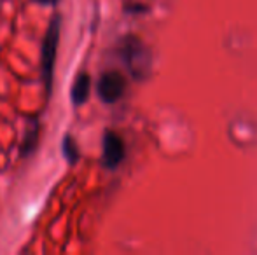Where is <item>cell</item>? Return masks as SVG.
Masks as SVG:
<instances>
[{
    "label": "cell",
    "mask_w": 257,
    "mask_h": 255,
    "mask_svg": "<svg viewBox=\"0 0 257 255\" xmlns=\"http://www.w3.org/2000/svg\"><path fill=\"white\" fill-rule=\"evenodd\" d=\"M60 27H61V18L56 14L49 21L48 32H46L41 48V77L48 93H51V86H53L54 63H56L58 44H60Z\"/></svg>",
    "instance_id": "cell-1"
},
{
    "label": "cell",
    "mask_w": 257,
    "mask_h": 255,
    "mask_svg": "<svg viewBox=\"0 0 257 255\" xmlns=\"http://www.w3.org/2000/svg\"><path fill=\"white\" fill-rule=\"evenodd\" d=\"M122 60H124L128 70L132 72L133 77H144L149 72L151 58L147 53L146 46L139 41L137 37H128L122 44L121 49Z\"/></svg>",
    "instance_id": "cell-2"
},
{
    "label": "cell",
    "mask_w": 257,
    "mask_h": 255,
    "mask_svg": "<svg viewBox=\"0 0 257 255\" xmlns=\"http://www.w3.org/2000/svg\"><path fill=\"white\" fill-rule=\"evenodd\" d=\"M126 88V81L119 72H105L102 77L98 79L96 91L98 96L105 103H114L122 96Z\"/></svg>",
    "instance_id": "cell-3"
},
{
    "label": "cell",
    "mask_w": 257,
    "mask_h": 255,
    "mask_svg": "<svg viewBox=\"0 0 257 255\" xmlns=\"http://www.w3.org/2000/svg\"><path fill=\"white\" fill-rule=\"evenodd\" d=\"M124 159V142L115 131H105L103 135V164L114 170Z\"/></svg>",
    "instance_id": "cell-4"
},
{
    "label": "cell",
    "mask_w": 257,
    "mask_h": 255,
    "mask_svg": "<svg viewBox=\"0 0 257 255\" xmlns=\"http://www.w3.org/2000/svg\"><path fill=\"white\" fill-rule=\"evenodd\" d=\"M41 123H39L37 117H28L27 126H25V136L23 143H21V156L27 157L37 149L39 143V131H41Z\"/></svg>",
    "instance_id": "cell-5"
},
{
    "label": "cell",
    "mask_w": 257,
    "mask_h": 255,
    "mask_svg": "<svg viewBox=\"0 0 257 255\" xmlns=\"http://www.w3.org/2000/svg\"><path fill=\"white\" fill-rule=\"evenodd\" d=\"M89 91H91V77L88 74H79L77 79L74 81V86H72V91H70L74 105H82L88 100Z\"/></svg>",
    "instance_id": "cell-6"
},
{
    "label": "cell",
    "mask_w": 257,
    "mask_h": 255,
    "mask_svg": "<svg viewBox=\"0 0 257 255\" xmlns=\"http://www.w3.org/2000/svg\"><path fill=\"white\" fill-rule=\"evenodd\" d=\"M61 150H63V157L68 161V163H70V164L77 163V159H79V149H77V143H75V140L72 138L70 135H65L63 136Z\"/></svg>",
    "instance_id": "cell-7"
},
{
    "label": "cell",
    "mask_w": 257,
    "mask_h": 255,
    "mask_svg": "<svg viewBox=\"0 0 257 255\" xmlns=\"http://www.w3.org/2000/svg\"><path fill=\"white\" fill-rule=\"evenodd\" d=\"M37 4H41V6H54V4H58L60 0H35Z\"/></svg>",
    "instance_id": "cell-8"
},
{
    "label": "cell",
    "mask_w": 257,
    "mask_h": 255,
    "mask_svg": "<svg viewBox=\"0 0 257 255\" xmlns=\"http://www.w3.org/2000/svg\"><path fill=\"white\" fill-rule=\"evenodd\" d=\"M2 2H4V0H0V6H2Z\"/></svg>",
    "instance_id": "cell-9"
}]
</instances>
